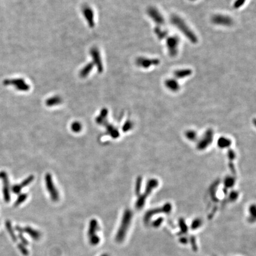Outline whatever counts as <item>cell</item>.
I'll list each match as a JSON object with an SVG mask.
<instances>
[{
	"mask_svg": "<svg viewBox=\"0 0 256 256\" xmlns=\"http://www.w3.org/2000/svg\"><path fill=\"white\" fill-rule=\"evenodd\" d=\"M45 182H46V188H47L48 191L49 192L50 196H51L52 200L54 202L58 201L59 200V193H58V191L56 190V189L53 184L52 176H51V174L47 173L46 174Z\"/></svg>",
	"mask_w": 256,
	"mask_h": 256,
	"instance_id": "obj_2",
	"label": "cell"
},
{
	"mask_svg": "<svg viewBox=\"0 0 256 256\" xmlns=\"http://www.w3.org/2000/svg\"><path fill=\"white\" fill-rule=\"evenodd\" d=\"M33 179H34V177H33V176H31L29 177H28L27 179H26L23 182H22V183H21V184L18 185V186H14L13 188V191L14 192V193H18V192H20V190H21V188L23 187H25V186H27V185L29 184V183H30L33 181Z\"/></svg>",
	"mask_w": 256,
	"mask_h": 256,
	"instance_id": "obj_5",
	"label": "cell"
},
{
	"mask_svg": "<svg viewBox=\"0 0 256 256\" xmlns=\"http://www.w3.org/2000/svg\"><path fill=\"white\" fill-rule=\"evenodd\" d=\"M89 240L90 244L91 245L94 246V245H98L100 243V238L97 234H96V235H94V236H93L91 237H89Z\"/></svg>",
	"mask_w": 256,
	"mask_h": 256,
	"instance_id": "obj_6",
	"label": "cell"
},
{
	"mask_svg": "<svg viewBox=\"0 0 256 256\" xmlns=\"http://www.w3.org/2000/svg\"><path fill=\"white\" fill-rule=\"evenodd\" d=\"M132 215V212L129 210H126L124 212L121 224L116 234L115 239L117 243H122L124 240L127 229L131 224Z\"/></svg>",
	"mask_w": 256,
	"mask_h": 256,
	"instance_id": "obj_1",
	"label": "cell"
},
{
	"mask_svg": "<svg viewBox=\"0 0 256 256\" xmlns=\"http://www.w3.org/2000/svg\"><path fill=\"white\" fill-rule=\"evenodd\" d=\"M99 230V226L98 222L96 219H93L90 221L87 235L88 237H91L97 234V232Z\"/></svg>",
	"mask_w": 256,
	"mask_h": 256,
	"instance_id": "obj_4",
	"label": "cell"
},
{
	"mask_svg": "<svg viewBox=\"0 0 256 256\" xmlns=\"http://www.w3.org/2000/svg\"><path fill=\"white\" fill-rule=\"evenodd\" d=\"M16 229L18 232H20V233L25 232V233H27L28 235H29L30 237L32 239L36 240V241L39 240L41 238V234L40 231H39L34 228H32L30 226H26L25 228H21V227L17 226Z\"/></svg>",
	"mask_w": 256,
	"mask_h": 256,
	"instance_id": "obj_3",
	"label": "cell"
},
{
	"mask_svg": "<svg viewBox=\"0 0 256 256\" xmlns=\"http://www.w3.org/2000/svg\"><path fill=\"white\" fill-rule=\"evenodd\" d=\"M18 248L20 249V251L21 252L23 255H28L29 254V252L27 248L26 247L25 245L24 244H19L18 245Z\"/></svg>",
	"mask_w": 256,
	"mask_h": 256,
	"instance_id": "obj_8",
	"label": "cell"
},
{
	"mask_svg": "<svg viewBox=\"0 0 256 256\" xmlns=\"http://www.w3.org/2000/svg\"><path fill=\"white\" fill-rule=\"evenodd\" d=\"M27 196L26 194L20 195V196H19V198H18L17 200L16 201V202H15V206H17V205H20L21 203L23 202L26 200V199L27 198Z\"/></svg>",
	"mask_w": 256,
	"mask_h": 256,
	"instance_id": "obj_9",
	"label": "cell"
},
{
	"mask_svg": "<svg viewBox=\"0 0 256 256\" xmlns=\"http://www.w3.org/2000/svg\"><path fill=\"white\" fill-rule=\"evenodd\" d=\"M100 256H110L108 254H107V253H104V254H103L102 255H101Z\"/></svg>",
	"mask_w": 256,
	"mask_h": 256,
	"instance_id": "obj_12",
	"label": "cell"
},
{
	"mask_svg": "<svg viewBox=\"0 0 256 256\" xmlns=\"http://www.w3.org/2000/svg\"><path fill=\"white\" fill-rule=\"evenodd\" d=\"M81 124L78 122H74L71 125V129L75 132H79L81 130Z\"/></svg>",
	"mask_w": 256,
	"mask_h": 256,
	"instance_id": "obj_7",
	"label": "cell"
},
{
	"mask_svg": "<svg viewBox=\"0 0 256 256\" xmlns=\"http://www.w3.org/2000/svg\"><path fill=\"white\" fill-rule=\"evenodd\" d=\"M18 237H19V238L20 239V240L21 241V242H22V243H23V244H24V245H28L29 244V243H28V241H27V240L22 236V234L21 233H20L19 234V236H18Z\"/></svg>",
	"mask_w": 256,
	"mask_h": 256,
	"instance_id": "obj_11",
	"label": "cell"
},
{
	"mask_svg": "<svg viewBox=\"0 0 256 256\" xmlns=\"http://www.w3.org/2000/svg\"><path fill=\"white\" fill-rule=\"evenodd\" d=\"M7 225V229H8V231H9V233H10V235H11V236L12 238L13 239V240L16 241V240H17V238L15 237V234H14V233L13 232V231L12 227H11V224H10L9 222H8Z\"/></svg>",
	"mask_w": 256,
	"mask_h": 256,
	"instance_id": "obj_10",
	"label": "cell"
}]
</instances>
